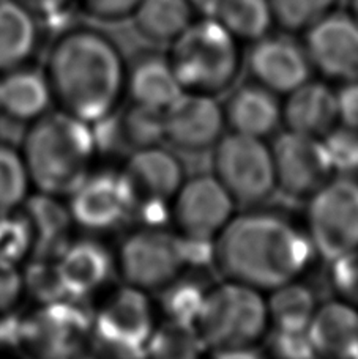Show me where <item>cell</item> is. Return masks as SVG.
<instances>
[{"label": "cell", "instance_id": "obj_1", "mask_svg": "<svg viewBox=\"0 0 358 359\" xmlns=\"http://www.w3.org/2000/svg\"><path fill=\"white\" fill-rule=\"evenodd\" d=\"M55 107L91 125L114 115L126 87V62L117 43L92 27L67 29L46 60Z\"/></svg>", "mask_w": 358, "mask_h": 359}, {"label": "cell", "instance_id": "obj_2", "mask_svg": "<svg viewBox=\"0 0 358 359\" xmlns=\"http://www.w3.org/2000/svg\"><path fill=\"white\" fill-rule=\"evenodd\" d=\"M314 255L305 232L284 217L264 211L234 216L212 248L223 279L262 293L297 280Z\"/></svg>", "mask_w": 358, "mask_h": 359}, {"label": "cell", "instance_id": "obj_3", "mask_svg": "<svg viewBox=\"0 0 358 359\" xmlns=\"http://www.w3.org/2000/svg\"><path fill=\"white\" fill-rule=\"evenodd\" d=\"M97 149L91 123L54 107L32 121L22 139L21 153L32 188L67 198L92 172Z\"/></svg>", "mask_w": 358, "mask_h": 359}, {"label": "cell", "instance_id": "obj_4", "mask_svg": "<svg viewBox=\"0 0 358 359\" xmlns=\"http://www.w3.org/2000/svg\"><path fill=\"white\" fill-rule=\"evenodd\" d=\"M193 325L216 358H256L270 328L267 298L253 287L225 279L206 290Z\"/></svg>", "mask_w": 358, "mask_h": 359}, {"label": "cell", "instance_id": "obj_5", "mask_svg": "<svg viewBox=\"0 0 358 359\" xmlns=\"http://www.w3.org/2000/svg\"><path fill=\"white\" fill-rule=\"evenodd\" d=\"M239 44L215 18L191 22L168 54L183 92L215 98L229 92L245 65Z\"/></svg>", "mask_w": 358, "mask_h": 359}, {"label": "cell", "instance_id": "obj_6", "mask_svg": "<svg viewBox=\"0 0 358 359\" xmlns=\"http://www.w3.org/2000/svg\"><path fill=\"white\" fill-rule=\"evenodd\" d=\"M114 260L125 284L147 293L163 292L180 279L190 265L185 240L158 224H145L128 233Z\"/></svg>", "mask_w": 358, "mask_h": 359}, {"label": "cell", "instance_id": "obj_7", "mask_svg": "<svg viewBox=\"0 0 358 359\" xmlns=\"http://www.w3.org/2000/svg\"><path fill=\"white\" fill-rule=\"evenodd\" d=\"M212 150V175L237 207H256L277 191L272 147L265 139L231 131Z\"/></svg>", "mask_w": 358, "mask_h": 359}, {"label": "cell", "instance_id": "obj_8", "mask_svg": "<svg viewBox=\"0 0 358 359\" xmlns=\"http://www.w3.org/2000/svg\"><path fill=\"white\" fill-rule=\"evenodd\" d=\"M149 294L125 282L107 292L92 312V344L117 356L145 355L157 330Z\"/></svg>", "mask_w": 358, "mask_h": 359}, {"label": "cell", "instance_id": "obj_9", "mask_svg": "<svg viewBox=\"0 0 358 359\" xmlns=\"http://www.w3.org/2000/svg\"><path fill=\"white\" fill-rule=\"evenodd\" d=\"M305 233L329 262L358 249V178L331 177L308 198Z\"/></svg>", "mask_w": 358, "mask_h": 359}, {"label": "cell", "instance_id": "obj_10", "mask_svg": "<svg viewBox=\"0 0 358 359\" xmlns=\"http://www.w3.org/2000/svg\"><path fill=\"white\" fill-rule=\"evenodd\" d=\"M120 175L130 196L131 213L138 211L147 224L158 226L164 216L169 217L172 198L185 182L180 159L161 144L133 150Z\"/></svg>", "mask_w": 358, "mask_h": 359}, {"label": "cell", "instance_id": "obj_11", "mask_svg": "<svg viewBox=\"0 0 358 359\" xmlns=\"http://www.w3.org/2000/svg\"><path fill=\"white\" fill-rule=\"evenodd\" d=\"M19 339L32 355L78 356L92 342V316H87L72 298L40 303L22 322Z\"/></svg>", "mask_w": 358, "mask_h": 359}, {"label": "cell", "instance_id": "obj_12", "mask_svg": "<svg viewBox=\"0 0 358 359\" xmlns=\"http://www.w3.org/2000/svg\"><path fill=\"white\" fill-rule=\"evenodd\" d=\"M237 203L212 174L185 180L169 207L174 232L183 240L213 243L235 216Z\"/></svg>", "mask_w": 358, "mask_h": 359}, {"label": "cell", "instance_id": "obj_13", "mask_svg": "<svg viewBox=\"0 0 358 359\" xmlns=\"http://www.w3.org/2000/svg\"><path fill=\"white\" fill-rule=\"evenodd\" d=\"M272 147L277 191L292 198H308L335 175L324 140L286 131Z\"/></svg>", "mask_w": 358, "mask_h": 359}, {"label": "cell", "instance_id": "obj_14", "mask_svg": "<svg viewBox=\"0 0 358 359\" xmlns=\"http://www.w3.org/2000/svg\"><path fill=\"white\" fill-rule=\"evenodd\" d=\"M305 53L312 69L336 82L358 81V22L331 13L306 30Z\"/></svg>", "mask_w": 358, "mask_h": 359}, {"label": "cell", "instance_id": "obj_15", "mask_svg": "<svg viewBox=\"0 0 358 359\" xmlns=\"http://www.w3.org/2000/svg\"><path fill=\"white\" fill-rule=\"evenodd\" d=\"M225 128V109L215 96L183 92L164 111V142L187 153L212 150Z\"/></svg>", "mask_w": 358, "mask_h": 359}, {"label": "cell", "instance_id": "obj_16", "mask_svg": "<svg viewBox=\"0 0 358 359\" xmlns=\"http://www.w3.org/2000/svg\"><path fill=\"white\" fill-rule=\"evenodd\" d=\"M74 226L91 233L117 227L131 213V202L120 172H91L67 197Z\"/></svg>", "mask_w": 358, "mask_h": 359}, {"label": "cell", "instance_id": "obj_17", "mask_svg": "<svg viewBox=\"0 0 358 359\" xmlns=\"http://www.w3.org/2000/svg\"><path fill=\"white\" fill-rule=\"evenodd\" d=\"M246 67L254 82L277 96H286L310 81L305 49L289 38L264 36L249 50Z\"/></svg>", "mask_w": 358, "mask_h": 359}, {"label": "cell", "instance_id": "obj_18", "mask_svg": "<svg viewBox=\"0 0 358 359\" xmlns=\"http://www.w3.org/2000/svg\"><path fill=\"white\" fill-rule=\"evenodd\" d=\"M55 264L63 290L72 299L101 290L116 269L110 249L95 238L72 240L57 255Z\"/></svg>", "mask_w": 358, "mask_h": 359}, {"label": "cell", "instance_id": "obj_19", "mask_svg": "<svg viewBox=\"0 0 358 359\" xmlns=\"http://www.w3.org/2000/svg\"><path fill=\"white\" fill-rule=\"evenodd\" d=\"M284 98L281 123L286 131L324 139L340 125L336 93L327 84L308 81Z\"/></svg>", "mask_w": 358, "mask_h": 359}, {"label": "cell", "instance_id": "obj_20", "mask_svg": "<svg viewBox=\"0 0 358 359\" xmlns=\"http://www.w3.org/2000/svg\"><path fill=\"white\" fill-rule=\"evenodd\" d=\"M55 106L44 69L24 65L0 76V114L30 125Z\"/></svg>", "mask_w": 358, "mask_h": 359}, {"label": "cell", "instance_id": "obj_21", "mask_svg": "<svg viewBox=\"0 0 358 359\" xmlns=\"http://www.w3.org/2000/svg\"><path fill=\"white\" fill-rule=\"evenodd\" d=\"M306 332L316 356L358 358V309L346 301L319 304Z\"/></svg>", "mask_w": 358, "mask_h": 359}, {"label": "cell", "instance_id": "obj_22", "mask_svg": "<svg viewBox=\"0 0 358 359\" xmlns=\"http://www.w3.org/2000/svg\"><path fill=\"white\" fill-rule=\"evenodd\" d=\"M19 210L27 217L34 235L32 257L55 259L72 241L69 233L74 227V221L67 198L37 191V194L27 197Z\"/></svg>", "mask_w": 358, "mask_h": 359}, {"label": "cell", "instance_id": "obj_23", "mask_svg": "<svg viewBox=\"0 0 358 359\" xmlns=\"http://www.w3.org/2000/svg\"><path fill=\"white\" fill-rule=\"evenodd\" d=\"M131 102L164 112L183 90L168 57L144 53L126 65V87Z\"/></svg>", "mask_w": 358, "mask_h": 359}, {"label": "cell", "instance_id": "obj_24", "mask_svg": "<svg viewBox=\"0 0 358 359\" xmlns=\"http://www.w3.org/2000/svg\"><path fill=\"white\" fill-rule=\"evenodd\" d=\"M223 109L226 126L245 136L265 139L281 123L278 96L256 82L234 90Z\"/></svg>", "mask_w": 358, "mask_h": 359}, {"label": "cell", "instance_id": "obj_25", "mask_svg": "<svg viewBox=\"0 0 358 359\" xmlns=\"http://www.w3.org/2000/svg\"><path fill=\"white\" fill-rule=\"evenodd\" d=\"M40 41V19L18 0H0V76L29 65Z\"/></svg>", "mask_w": 358, "mask_h": 359}, {"label": "cell", "instance_id": "obj_26", "mask_svg": "<svg viewBox=\"0 0 358 359\" xmlns=\"http://www.w3.org/2000/svg\"><path fill=\"white\" fill-rule=\"evenodd\" d=\"M131 19L145 40L171 44L194 21V10L188 0H140Z\"/></svg>", "mask_w": 358, "mask_h": 359}, {"label": "cell", "instance_id": "obj_27", "mask_svg": "<svg viewBox=\"0 0 358 359\" xmlns=\"http://www.w3.org/2000/svg\"><path fill=\"white\" fill-rule=\"evenodd\" d=\"M317 306L316 294L298 280L273 288L267 297L268 317L274 330L306 331Z\"/></svg>", "mask_w": 358, "mask_h": 359}, {"label": "cell", "instance_id": "obj_28", "mask_svg": "<svg viewBox=\"0 0 358 359\" xmlns=\"http://www.w3.org/2000/svg\"><path fill=\"white\" fill-rule=\"evenodd\" d=\"M213 18L240 43H256L274 24L268 0H221Z\"/></svg>", "mask_w": 358, "mask_h": 359}, {"label": "cell", "instance_id": "obj_29", "mask_svg": "<svg viewBox=\"0 0 358 359\" xmlns=\"http://www.w3.org/2000/svg\"><path fill=\"white\" fill-rule=\"evenodd\" d=\"M32 183L21 149L0 142V215L13 213L30 196Z\"/></svg>", "mask_w": 358, "mask_h": 359}, {"label": "cell", "instance_id": "obj_30", "mask_svg": "<svg viewBox=\"0 0 358 359\" xmlns=\"http://www.w3.org/2000/svg\"><path fill=\"white\" fill-rule=\"evenodd\" d=\"M116 133L133 150L164 142V112L134 104L116 123Z\"/></svg>", "mask_w": 358, "mask_h": 359}, {"label": "cell", "instance_id": "obj_31", "mask_svg": "<svg viewBox=\"0 0 358 359\" xmlns=\"http://www.w3.org/2000/svg\"><path fill=\"white\" fill-rule=\"evenodd\" d=\"M206 347L193 323L178 322V320H166V323L157 325L145 355L158 358H193Z\"/></svg>", "mask_w": 358, "mask_h": 359}, {"label": "cell", "instance_id": "obj_32", "mask_svg": "<svg viewBox=\"0 0 358 359\" xmlns=\"http://www.w3.org/2000/svg\"><path fill=\"white\" fill-rule=\"evenodd\" d=\"M273 22L286 32H306L335 13L340 0H268Z\"/></svg>", "mask_w": 358, "mask_h": 359}, {"label": "cell", "instance_id": "obj_33", "mask_svg": "<svg viewBox=\"0 0 358 359\" xmlns=\"http://www.w3.org/2000/svg\"><path fill=\"white\" fill-rule=\"evenodd\" d=\"M34 254V235L21 210L0 215V259L19 265Z\"/></svg>", "mask_w": 358, "mask_h": 359}, {"label": "cell", "instance_id": "obj_34", "mask_svg": "<svg viewBox=\"0 0 358 359\" xmlns=\"http://www.w3.org/2000/svg\"><path fill=\"white\" fill-rule=\"evenodd\" d=\"M163 311L169 320L193 323L199 312L206 290L190 280L177 279L163 290Z\"/></svg>", "mask_w": 358, "mask_h": 359}, {"label": "cell", "instance_id": "obj_35", "mask_svg": "<svg viewBox=\"0 0 358 359\" xmlns=\"http://www.w3.org/2000/svg\"><path fill=\"white\" fill-rule=\"evenodd\" d=\"M335 172L350 175L358 170V130L338 125L324 139Z\"/></svg>", "mask_w": 358, "mask_h": 359}, {"label": "cell", "instance_id": "obj_36", "mask_svg": "<svg viewBox=\"0 0 358 359\" xmlns=\"http://www.w3.org/2000/svg\"><path fill=\"white\" fill-rule=\"evenodd\" d=\"M329 278L335 298L358 309V249L331 260Z\"/></svg>", "mask_w": 358, "mask_h": 359}, {"label": "cell", "instance_id": "obj_37", "mask_svg": "<svg viewBox=\"0 0 358 359\" xmlns=\"http://www.w3.org/2000/svg\"><path fill=\"white\" fill-rule=\"evenodd\" d=\"M25 294L24 274L19 265L0 259V317L18 309Z\"/></svg>", "mask_w": 358, "mask_h": 359}, {"label": "cell", "instance_id": "obj_38", "mask_svg": "<svg viewBox=\"0 0 358 359\" xmlns=\"http://www.w3.org/2000/svg\"><path fill=\"white\" fill-rule=\"evenodd\" d=\"M140 0H74L86 15L107 22L131 18Z\"/></svg>", "mask_w": 358, "mask_h": 359}, {"label": "cell", "instance_id": "obj_39", "mask_svg": "<svg viewBox=\"0 0 358 359\" xmlns=\"http://www.w3.org/2000/svg\"><path fill=\"white\" fill-rule=\"evenodd\" d=\"M272 353L279 358H312L314 350L311 347L308 332L306 331H283L274 330L272 342H270Z\"/></svg>", "mask_w": 358, "mask_h": 359}, {"label": "cell", "instance_id": "obj_40", "mask_svg": "<svg viewBox=\"0 0 358 359\" xmlns=\"http://www.w3.org/2000/svg\"><path fill=\"white\" fill-rule=\"evenodd\" d=\"M340 125L358 130V81L346 82L336 93Z\"/></svg>", "mask_w": 358, "mask_h": 359}, {"label": "cell", "instance_id": "obj_41", "mask_svg": "<svg viewBox=\"0 0 358 359\" xmlns=\"http://www.w3.org/2000/svg\"><path fill=\"white\" fill-rule=\"evenodd\" d=\"M29 11L40 19V21H51L53 18H59L74 0H18Z\"/></svg>", "mask_w": 358, "mask_h": 359}, {"label": "cell", "instance_id": "obj_42", "mask_svg": "<svg viewBox=\"0 0 358 359\" xmlns=\"http://www.w3.org/2000/svg\"><path fill=\"white\" fill-rule=\"evenodd\" d=\"M188 2L193 6L194 13H199L204 18H213L221 0H188Z\"/></svg>", "mask_w": 358, "mask_h": 359}, {"label": "cell", "instance_id": "obj_43", "mask_svg": "<svg viewBox=\"0 0 358 359\" xmlns=\"http://www.w3.org/2000/svg\"><path fill=\"white\" fill-rule=\"evenodd\" d=\"M347 6H349V15L358 22V0H347Z\"/></svg>", "mask_w": 358, "mask_h": 359}]
</instances>
